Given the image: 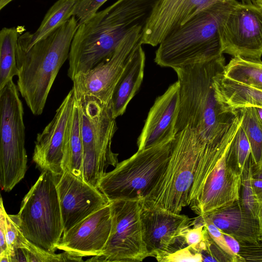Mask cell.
<instances>
[{
  "instance_id": "1",
  "label": "cell",
  "mask_w": 262,
  "mask_h": 262,
  "mask_svg": "<svg viewBox=\"0 0 262 262\" xmlns=\"http://www.w3.org/2000/svg\"><path fill=\"white\" fill-rule=\"evenodd\" d=\"M225 67L222 55L174 69L180 85V104L174 138L192 143L197 164L191 194L199 196L206 180L227 151L241 125L238 109L216 97L214 77Z\"/></svg>"
},
{
  "instance_id": "2",
  "label": "cell",
  "mask_w": 262,
  "mask_h": 262,
  "mask_svg": "<svg viewBox=\"0 0 262 262\" xmlns=\"http://www.w3.org/2000/svg\"><path fill=\"white\" fill-rule=\"evenodd\" d=\"M158 0H118L79 25L69 55L72 80L111 56L133 29L145 26Z\"/></svg>"
},
{
  "instance_id": "3",
  "label": "cell",
  "mask_w": 262,
  "mask_h": 262,
  "mask_svg": "<svg viewBox=\"0 0 262 262\" xmlns=\"http://www.w3.org/2000/svg\"><path fill=\"white\" fill-rule=\"evenodd\" d=\"M75 16L49 35L29 44L23 34L16 50L17 87L34 115H41L60 69L69 58L71 43L78 27Z\"/></svg>"
},
{
  "instance_id": "4",
  "label": "cell",
  "mask_w": 262,
  "mask_h": 262,
  "mask_svg": "<svg viewBox=\"0 0 262 262\" xmlns=\"http://www.w3.org/2000/svg\"><path fill=\"white\" fill-rule=\"evenodd\" d=\"M238 2H217L200 11L158 45L155 62L172 69L209 61L223 55L221 27Z\"/></svg>"
},
{
  "instance_id": "5",
  "label": "cell",
  "mask_w": 262,
  "mask_h": 262,
  "mask_svg": "<svg viewBox=\"0 0 262 262\" xmlns=\"http://www.w3.org/2000/svg\"><path fill=\"white\" fill-rule=\"evenodd\" d=\"M57 177L41 171L23 198L18 213L9 214L27 239L51 252L57 249L63 233Z\"/></svg>"
},
{
  "instance_id": "6",
  "label": "cell",
  "mask_w": 262,
  "mask_h": 262,
  "mask_svg": "<svg viewBox=\"0 0 262 262\" xmlns=\"http://www.w3.org/2000/svg\"><path fill=\"white\" fill-rule=\"evenodd\" d=\"M173 139L144 149L118 162L100 179L97 188L108 201L144 200L164 172L171 156Z\"/></svg>"
},
{
  "instance_id": "7",
  "label": "cell",
  "mask_w": 262,
  "mask_h": 262,
  "mask_svg": "<svg viewBox=\"0 0 262 262\" xmlns=\"http://www.w3.org/2000/svg\"><path fill=\"white\" fill-rule=\"evenodd\" d=\"M13 80L0 90V185L9 192L27 169L24 108Z\"/></svg>"
},
{
  "instance_id": "8",
  "label": "cell",
  "mask_w": 262,
  "mask_h": 262,
  "mask_svg": "<svg viewBox=\"0 0 262 262\" xmlns=\"http://www.w3.org/2000/svg\"><path fill=\"white\" fill-rule=\"evenodd\" d=\"M74 95L82 143V167L90 171L115 167L118 155L112 151V144L117 126L112 104L103 103L92 97Z\"/></svg>"
},
{
  "instance_id": "9",
  "label": "cell",
  "mask_w": 262,
  "mask_h": 262,
  "mask_svg": "<svg viewBox=\"0 0 262 262\" xmlns=\"http://www.w3.org/2000/svg\"><path fill=\"white\" fill-rule=\"evenodd\" d=\"M197 164V151L191 144L173 140L166 169L143 206L180 213L189 205V199Z\"/></svg>"
},
{
  "instance_id": "10",
  "label": "cell",
  "mask_w": 262,
  "mask_h": 262,
  "mask_svg": "<svg viewBox=\"0 0 262 262\" xmlns=\"http://www.w3.org/2000/svg\"><path fill=\"white\" fill-rule=\"evenodd\" d=\"M143 200L110 201L112 228L102 254L90 261L139 262L149 256L143 239L141 212Z\"/></svg>"
},
{
  "instance_id": "11",
  "label": "cell",
  "mask_w": 262,
  "mask_h": 262,
  "mask_svg": "<svg viewBox=\"0 0 262 262\" xmlns=\"http://www.w3.org/2000/svg\"><path fill=\"white\" fill-rule=\"evenodd\" d=\"M144 26H139L128 32L114 53L88 71L77 75L72 80L76 96L95 98L104 104H111L116 84L128 61L142 45Z\"/></svg>"
},
{
  "instance_id": "12",
  "label": "cell",
  "mask_w": 262,
  "mask_h": 262,
  "mask_svg": "<svg viewBox=\"0 0 262 262\" xmlns=\"http://www.w3.org/2000/svg\"><path fill=\"white\" fill-rule=\"evenodd\" d=\"M223 54L248 59L262 56V10L255 4L237 3L221 27Z\"/></svg>"
},
{
  "instance_id": "13",
  "label": "cell",
  "mask_w": 262,
  "mask_h": 262,
  "mask_svg": "<svg viewBox=\"0 0 262 262\" xmlns=\"http://www.w3.org/2000/svg\"><path fill=\"white\" fill-rule=\"evenodd\" d=\"M141 221L143 239L149 256L157 259L187 246L183 234L193 221L187 215L143 206Z\"/></svg>"
},
{
  "instance_id": "14",
  "label": "cell",
  "mask_w": 262,
  "mask_h": 262,
  "mask_svg": "<svg viewBox=\"0 0 262 262\" xmlns=\"http://www.w3.org/2000/svg\"><path fill=\"white\" fill-rule=\"evenodd\" d=\"M56 189L63 234L110 203L97 187L67 170L57 177Z\"/></svg>"
},
{
  "instance_id": "15",
  "label": "cell",
  "mask_w": 262,
  "mask_h": 262,
  "mask_svg": "<svg viewBox=\"0 0 262 262\" xmlns=\"http://www.w3.org/2000/svg\"><path fill=\"white\" fill-rule=\"evenodd\" d=\"M75 102L72 89L56 110L54 116L42 131L37 134L32 160L41 171L55 176L63 172V147Z\"/></svg>"
},
{
  "instance_id": "16",
  "label": "cell",
  "mask_w": 262,
  "mask_h": 262,
  "mask_svg": "<svg viewBox=\"0 0 262 262\" xmlns=\"http://www.w3.org/2000/svg\"><path fill=\"white\" fill-rule=\"evenodd\" d=\"M226 0H158L144 27L142 44L156 47L201 10Z\"/></svg>"
},
{
  "instance_id": "17",
  "label": "cell",
  "mask_w": 262,
  "mask_h": 262,
  "mask_svg": "<svg viewBox=\"0 0 262 262\" xmlns=\"http://www.w3.org/2000/svg\"><path fill=\"white\" fill-rule=\"evenodd\" d=\"M111 228L109 203L63 234L57 248L76 257L100 255L107 242Z\"/></svg>"
},
{
  "instance_id": "18",
  "label": "cell",
  "mask_w": 262,
  "mask_h": 262,
  "mask_svg": "<svg viewBox=\"0 0 262 262\" xmlns=\"http://www.w3.org/2000/svg\"><path fill=\"white\" fill-rule=\"evenodd\" d=\"M228 149L208 176L197 201L190 207L199 216L239 200L241 173L229 158Z\"/></svg>"
},
{
  "instance_id": "19",
  "label": "cell",
  "mask_w": 262,
  "mask_h": 262,
  "mask_svg": "<svg viewBox=\"0 0 262 262\" xmlns=\"http://www.w3.org/2000/svg\"><path fill=\"white\" fill-rule=\"evenodd\" d=\"M180 104L177 80L155 100L137 140L138 150L144 149L174 139Z\"/></svg>"
},
{
  "instance_id": "20",
  "label": "cell",
  "mask_w": 262,
  "mask_h": 262,
  "mask_svg": "<svg viewBox=\"0 0 262 262\" xmlns=\"http://www.w3.org/2000/svg\"><path fill=\"white\" fill-rule=\"evenodd\" d=\"M203 216L241 244L259 242L258 220L243 208L239 200Z\"/></svg>"
},
{
  "instance_id": "21",
  "label": "cell",
  "mask_w": 262,
  "mask_h": 262,
  "mask_svg": "<svg viewBox=\"0 0 262 262\" xmlns=\"http://www.w3.org/2000/svg\"><path fill=\"white\" fill-rule=\"evenodd\" d=\"M145 54L142 45L134 52L126 63L116 84L112 98V108L115 118L122 115L142 82Z\"/></svg>"
},
{
  "instance_id": "22",
  "label": "cell",
  "mask_w": 262,
  "mask_h": 262,
  "mask_svg": "<svg viewBox=\"0 0 262 262\" xmlns=\"http://www.w3.org/2000/svg\"><path fill=\"white\" fill-rule=\"evenodd\" d=\"M224 70L214 77L213 85L217 98L235 110L249 106L262 108V90L230 79L224 74Z\"/></svg>"
},
{
  "instance_id": "23",
  "label": "cell",
  "mask_w": 262,
  "mask_h": 262,
  "mask_svg": "<svg viewBox=\"0 0 262 262\" xmlns=\"http://www.w3.org/2000/svg\"><path fill=\"white\" fill-rule=\"evenodd\" d=\"M82 143L78 109L75 98L74 108L66 136L62 161L63 171H68L82 179Z\"/></svg>"
},
{
  "instance_id": "24",
  "label": "cell",
  "mask_w": 262,
  "mask_h": 262,
  "mask_svg": "<svg viewBox=\"0 0 262 262\" xmlns=\"http://www.w3.org/2000/svg\"><path fill=\"white\" fill-rule=\"evenodd\" d=\"M78 0H58L48 10L39 27L34 33L23 34L29 44L45 38L73 16Z\"/></svg>"
},
{
  "instance_id": "25",
  "label": "cell",
  "mask_w": 262,
  "mask_h": 262,
  "mask_svg": "<svg viewBox=\"0 0 262 262\" xmlns=\"http://www.w3.org/2000/svg\"><path fill=\"white\" fill-rule=\"evenodd\" d=\"M15 27L0 31V90L18 75L16 50L18 39Z\"/></svg>"
},
{
  "instance_id": "26",
  "label": "cell",
  "mask_w": 262,
  "mask_h": 262,
  "mask_svg": "<svg viewBox=\"0 0 262 262\" xmlns=\"http://www.w3.org/2000/svg\"><path fill=\"white\" fill-rule=\"evenodd\" d=\"M224 74L234 81L262 90V61L234 57L225 65Z\"/></svg>"
},
{
  "instance_id": "27",
  "label": "cell",
  "mask_w": 262,
  "mask_h": 262,
  "mask_svg": "<svg viewBox=\"0 0 262 262\" xmlns=\"http://www.w3.org/2000/svg\"><path fill=\"white\" fill-rule=\"evenodd\" d=\"M238 110L242 117L241 126L251 146L253 165L259 167L262 165V120L255 107Z\"/></svg>"
},
{
  "instance_id": "28",
  "label": "cell",
  "mask_w": 262,
  "mask_h": 262,
  "mask_svg": "<svg viewBox=\"0 0 262 262\" xmlns=\"http://www.w3.org/2000/svg\"><path fill=\"white\" fill-rule=\"evenodd\" d=\"M252 156L248 159L241 173L239 201L243 208L257 219L260 205L254 189L252 175Z\"/></svg>"
},
{
  "instance_id": "29",
  "label": "cell",
  "mask_w": 262,
  "mask_h": 262,
  "mask_svg": "<svg viewBox=\"0 0 262 262\" xmlns=\"http://www.w3.org/2000/svg\"><path fill=\"white\" fill-rule=\"evenodd\" d=\"M228 154L241 173L246 162L251 157V146L241 125L229 147Z\"/></svg>"
},
{
  "instance_id": "30",
  "label": "cell",
  "mask_w": 262,
  "mask_h": 262,
  "mask_svg": "<svg viewBox=\"0 0 262 262\" xmlns=\"http://www.w3.org/2000/svg\"><path fill=\"white\" fill-rule=\"evenodd\" d=\"M160 262L203 261L201 253L191 246L178 249L172 252L166 253L157 260Z\"/></svg>"
},
{
  "instance_id": "31",
  "label": "cell",
  "mask_w": 262,
  "mask_h": 262,
  "mask_svg": "<svg viewBox=\"0 0 262 262\" xmlns=\"http://www.w3.org/2000/svg\"><path fill=\"white\" fill-rule=\"evenodd\" d=\"M108 0H78L73 15L80 25L96 14L98 9Z\"/></svg>"
},
{
  "instance_id": "32",
  "label": "cell",
  "mask_w": 262,
  "mask_h": 262,
  "mask_svg": "<svg viewBox=\"0 0 262 262\" xmlns=\"http://www.w3.org/2000/svg\"><path fill=\"white\" fill-rule=\"evenodd\" d=\"M3 199L0 201V261L10 262V257L6 241L5 212Z\"/></svg>"
},
{
  "instance_id": "33",
  "label": "cell",
  "mask_w": 262,
  "mask_h": 262,
  "mask_svg": "<svg viewBox=\"0 0 262 262\" xmlns=\"http://www.w3.org/2000/svg\"><path fill=\"white\" fill-rule=\"evenodd\" d=\"M240 255L246 261L262 262V241L256 244H241Z\"/></svg>"
},
{
  "instance_id": "34",
  "label": "cell",
  "mask_w": 262,
  "mask_h": 262,
  "mask_svg": "<svg viewBox=\"0 0 262 262\" xmlns=\"http://www.w3.org/2000/svg\"><path fill=\"white\" fill-rule=\"evenodd\" d=\"M202 217L211 238L217 246L230 257L232 262L230 253L224 237L223 232L207 218L204 216Z\"/></svg>"
},
{
  "instance_id": "35",
  "label": "cell",
  "mask_w": 262,
  "mask_h": 262,
  "mask_svg": "<svg viewBox=\"0 0 262 262\" xmlns=\"http://www.w3.org/2000/svg\"><path fill=\"white\" fill-rule=\"evenodd\" d=\"M6 236L10 257L12 255L14 243L19 231L17 225L10 217L9 214L5 212ZM11 262V260H10Z\"/></svg>"
},
{
  "instance_id": "36",
  "label": "cell",
  "mask_w": 262,
  "mask_h": 262,
  "mask_svg": "<svg viewBox=\"0 0 262 262\" xmlns=\"http://www.w3.org/2000/svg\"><path fill=\"white\" fill-rule=\"evenodd\" d=\"M224 237L230 253L232 262L246 261L245 259L240 255L241 244L233 236L223 233Z\"/></svg>"
},
{
  "instance_id": "37",
  "label": "cell",
  "mask_w": 262,
  "mask_h": 262,
  "mask_svg": "<svg viewBox=\"0 0 262 262\" xmlns=\"http://www.w3.org/2000/svg\"><path fill=\"white\" fill-rule=\"evenodd\" d=\"M253 184L256 196L259 202H262V179L253 178Z\"/></svg>"
},
{
  "instance_id": "38",
  "label": "cell",
  "mask_w": 262,
  "mask_h": 262,
  "mask_svg": "<svg viewBox=\"0 0 262 262\" xmlns=\"http://www.w3.org/2000/svg\"><path fill=\"white\" fill-rule=\"evenodd\" d=\"M257 220L259 227V241H262V202H260Z\"/></svg>"
},
{
  "instance_id": "39",
  "label": "cell",
  "mask_w": 262,
  "mask_h": 262,
  "mask_svg": "<svg viewBox=\"0 0 262 262\" xmlns=\"http://www.w3.org/2000/svg\"><path fill=\"white\" fill-rule=\"evenodd\" d=\"M252 175L254 179H262V165L258 167H255L253 165Z\"/></svg>"
},
{
  "instance_id": "40",
  "label": "cell",
  "mask_w": 262,
  "mask_h": 262,
  "mask_svg": "<svg viewBox=\"0 0 262 262\" xmlns=\"http://www.w3.org/2000/svg\"><path fill=\"white\" fill-rule=\"evenodd\" d=\"M12 1L13 0H0V10H2Z\"/></svg>"
},
{
  "instance_id": "41",
  "label": "cell",
  "mask_w": 262,
  "mask_h": 262,
  "mask_svg": "<svg viewBox=\"0 0 262 262\" xmlns=\"http://www.w3.org/2000/svg\"><path fill=\"white\" fill-rule=\"evenodd\" d=\"M254 3L262 10V0H255Z\"/></svg>"
},
{
  "instance_id": "42",
  "label": "cell",
  "mask_w": 262,
  "mask_h": 262,
  "mask_svg": "<svg viewBox=\"0 0 262 262\" xmlns=\"http://www.w3.org/2000/svg\"><path fill=\"white\" fill-rule=\"evenodd\" d=\"M258 113L259 114V116L260 118V119L262 120V108H256Z\"/></svg>"
}]
</instances>
